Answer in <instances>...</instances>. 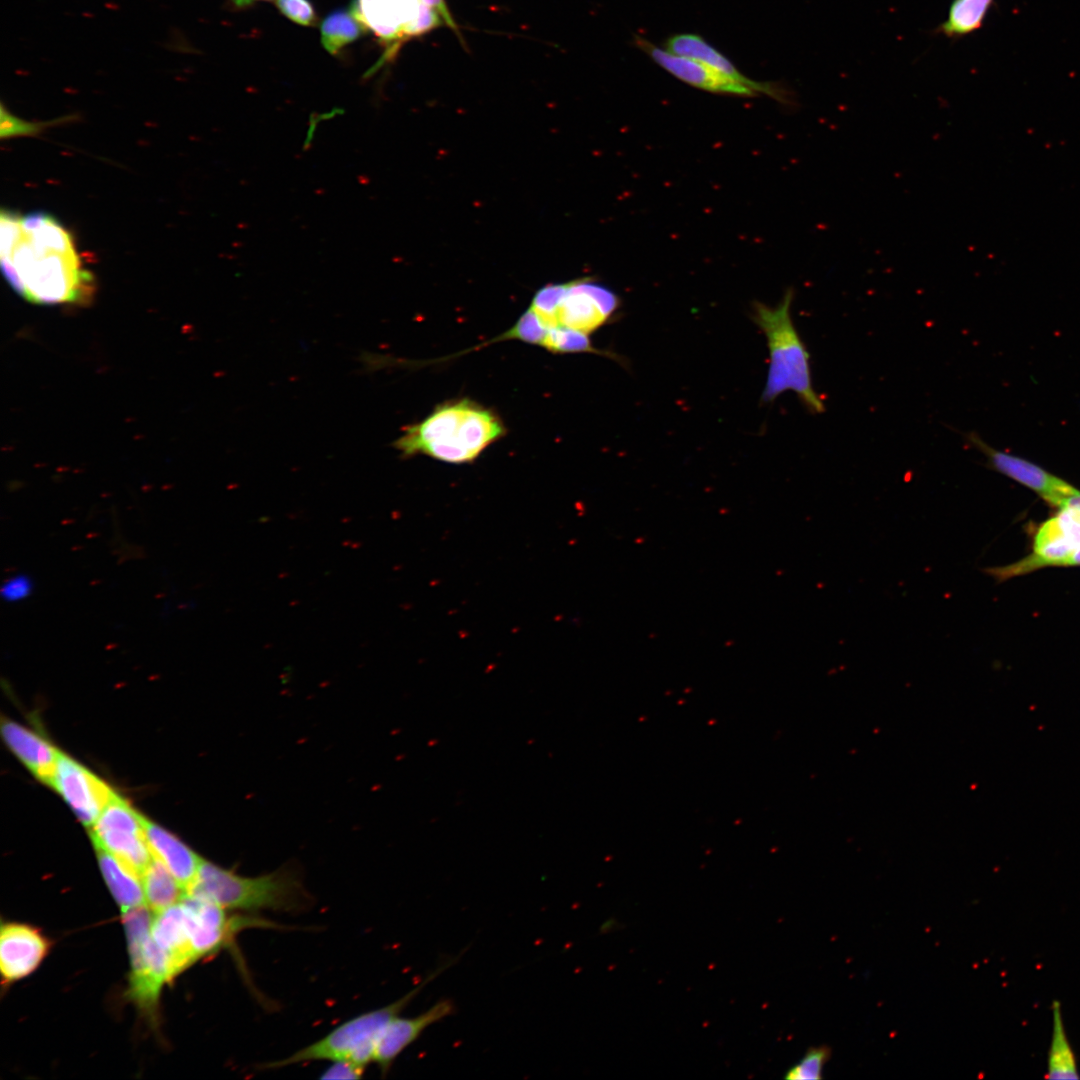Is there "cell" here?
Returning a JSON list of instances; mask_svg holds the SVG:
<instances>
[{"label": "cell", "instance_id": "484cf974", "mask_svg": "<svg viewBox=\"0 0 1080 1080\" xmlns=\"http://www.w3.org/2000/svg\"><path fill=\"white\" fill-rule=\"evenodd\" d=\"M830 1056L831 1049L827 1046L810 1047L802 1059L786 1072L784 1078L787 1080L822 1079L824 1065Z\"/></svg>", "mask_w": 1080, "mask_h": 1080}, {"label": "cell", "instance_id": "4dcf8cb0", "mask_svg": "<svg viewBox=\"0 0 1080 1080\" xmlns=\"http://www.w3.org/2000/svg\"><path fill=\"white\" fill-rule=\"evenodd\" d=\"M321 1075L322 1079H359L365 1068L350 1061H334Z\"/></svg>", "mask_w": 1080, "mask_h": 1080}, {"label": "cell", "instance_id": "9c48e42d", "mask_svg": "<svg viewBox=\"0 0 1080 1080\" xmlns=\"http://www.w3.org/2000/svg\"><path fill=\"white\" fill-rule=\"evenodd\" d=\"M144 823L145 817L114 793L90 828V837L94 846L114 855L141 878L153 858Z\"/></svg>", "mask_w": 1080, "mask_h": 1080}, {"label": "cell", "instance_id": "4316f807", "mask_svg": "<svg viewBox=\"0 0 1080 1080\" xmlns=\"http://www.w3.org/2000/svg\"><path fill=\"white\" fill-rule=\"evenodd\" d=\"M548 328L549 327H547L544 322L528 308L509 330L494 338L493 341L498 342L516 339L541 346Z\"/></svg>", "mask_w": 1080, "mask_h": 1080}, {"label": "cell", "instance_id": "d6a6232c", "mask_svg": "<svg viewBox=\"0 0 1080 1080\" xmlns=\"http://www.w3.org/2000/svg\"><path fill=\"white\" fill-rule=\"evenodd\" d=\"M250 1L252 0H233V2L238 6L247 5Z\"/></svg>", "mask_w": 1080, "mask_h": 1080}, {"label": "cell", "instance_id": "5bb4252c", "mask_svg": "<svg viewBox=\"0 0 1080 1080\" xmlns=\"http://www.w3.org/2000/svg\"><path fill=\"white\" fill-rule=\"evenodd\" d=\"M968 438L976 448L986 455L993 469L1032 489L1054 507H1062L1066 499L1078 491L1066 481L1036 464L995 450L975 434H970Z\"/></svg>", "mask_w": 1080, "mask_h": 1080}, {"label": "cell", "instance_id": "7402d4cb", "mask_svg": "<svg viewBox=\"0 0 1080 1080\" xmlns=\"http://www.w3.org/2000/svg\"><path fill=\"white\" fill-rule=\"evenodd\" d=\"M1047 1077L1049 1079H1078L1080 1077L1075 1053L1065 1030L1061 1005L1058 1001H1054L1052 1005V1034L1047 1055Z\"/></svg>", "mask_w": 1080, "mask_h": 1080}, {"label": "cell", "instance_id": "ffe728a7", "mask_svg": "<svg viewBox=\"0 0 1080 1080\" xmlns=\"http://www.w3.org/2000/svg\"><path fill=\"white\" fill-rule=\"evenodd\" d=\"M94 848L102 875L121 912L145 905L141 878L105 849Z\"/></svg>", "mask_w": 1080, "mask_h": 1080}, {"label": "cell", "instance_id": "7c38bea8", "mask_svg": "<svg viewBox=\"0 0 1080 1080\" xmlns=\"http://www.w3.org/2000/svg\"><path fill=\"white\" fill-rule=\"evenodd\" d=\"M633 42L657 65L682 82L695 88L717 94L754 97L758 94L748 86L718 72L698 60L679 56L663 49L641 35L635 34Z\"/></svg>", "mask_w": 1080, "mask_h": 1080}, {"label": "cell", "instance_id": "8992f818", "mask_svg": "<svg viewBox=\"0 0 1080 1080\" xmlns=\"http://www.w3.org/2000/svg\"><path fill=\"white\" fill-rule=\"evenodd\" d=\"M620 306L616 293L592 278L550 284L536 292L529 309L544 324L590 335L608 323Z\"/></svg>", "mask_w": 1080, "mask_h": 1080}, {"label": "cell", "instance_id": "d4e9b609", "mask_svg": "<svg viewBox=\"0 0 1080 1080\" xmlns=\"http://www.w3.org/2000/svg\"><path fill=\"white\" fill-rule=\"evenodd\" d=\"M541 347L551 353L564 354L588 352L620 361L616 354L595 348L589 339V335L564 327L548 328L541 343Z\"/></svg>", "mask_w": 1080, "mask_h": 1080}, {"label": "cell", "instance_id": "30bf717a", "mask_svg": "<svg viewBox=\"0 0 1080 1080\" xmlns=\"http://www.w3.org/2000/svg\"><path fill=\"white\" fill-rule=\"evenodd\" d=\"M181 904L187 915L190 944L196 962L222 950L244 928L272 926L255 917L231 914L212 900L195 893H186Z\"/></svg>", "mask_w": 1080, "mask_h": 1080}, {"label": "cell", "instance_id": "1f68e13d", "mask_svg": "<svg viewBox=\"0 0 1080 1080\" xmlns=\"http://www.w3.org/2000/svg\"><path fill=\"white\" fill-rule=\"evenodd\" d=\"M425 5L434 9L442 21L453 30H457V25L445 3L444 0H421Z\"/></svg>", "mask_w": 1080, "mask_h": 1080}, {"label": "cell", "instance_id": "9a60e30c", "mask_svg": "<svg viewBox=\"0 0 1080 1080\" xmlns=\"http://www.w3.org/2000/svg\"><path fill=\"white\" fill-rule=\"evenodd\" d=\"M669 52L703 62L718 72L740 82L758 95H767L785 105H794L791 90L777 82H758L745 76L724 54L710 45L703 37L694 33L672 35L665 42Z\"/></svg>", "mask_w": 1080, "mask_h": 1080}, {"label": "cell", "instance_id": "d6986e66", "mask_svg": "<svg viewBox=\"0 0 1080 1080\" xmlns=\"http://www.w3.org/2000/svg\"><path fill=\"white\" fill-rule=\"evenodd\" d=\"M150 851L176 878L186 892L192 887L204 859L163 827L145 818Z\"/></svg>", "mask_w": 1080, "mask_h": 1080}, {"label": "cell", "instance_id": "e0dca14e", "mask_svg": "<svg viewBox=\"0 0 1080 1080\" xmlns=\"http://www.w3.org/2000/svg\"><path fill=\"white\" fill-rule=\"evenodd\" d=\"M1 734L25 767L39 781L50 786L60 751L39 733L11 719H2Z\"/></svg>", "mask_w": 1080, "mask_h": 1080}, {"label": "cell", "instance_id": "f546056e", "mask_svg": "<svg viewBox=\"0 0 1080 1080\" xmlns=\"http://www.w3.org/2000/svg\"><path fill=\"white\" fill-rule=\"evenodd\" d=\"M276 5L283 15L300 25L311 26L316 22V12L309 0H276Z\"/></svg>", "mask_w": 1080, "mask_h": 1080}, {"label": "cell", "instance_id": "8fae6325", "mask_svg": "<svg viewBox=\"0 0 1080 1080\" xmlns=\"http://www.w3.org/2000/svg\"><path fill=\"white\" fill-rule=\"evenodd\" d=\"M50 786L89 829L115 793L102 779L61 751Z\"/></svg>", "mask_w": 1080, "mask_h": 1080}, {"label": "cell", "instance_id": "277c9868", "mask_svg": "<svg viewBox=\"0 0 1080 1080\" xmlns=\"http://www.w3.org/2000/svg\"><path fill=\"white\" fill-rule=\"evenodd\" d=\"M187 893L202 895L228 911L294 912L310 904L299 873L288 865L251 877L203 860Z\"/></svg>", "mask_w": 1080, "mask_h": 1080}, {"label": "cell", "instance_id": "2e32d148", "mask_svg": "<svg viewBox=\"0 0 1080 1080\" xmlns=\"http://www.w3.org/2000/svg\"><path fill=\"white\" fill-rule=\"evenodd\" d=\"M456 1006L450 999H441L429 1009L414 1017H394L383 1030L375 1049L373 1062L382 1075L391 1069L397 1057L431 1025L455 1014Z\"/></svg>", "mask_w": 1080, "mask_h": 1080}, {"label": "cell", "instance_id": "52a82bcc", "mask_svg": "<svg viewBox=\"0 0 1080 1080\" xmlns=\"http://www.w3.org/2000/svg\"><path fill=\"white\" fill-rule=\"evenodd\" d=\"M151 910L145 905L122 912L131 971L128 998L150 1019L157 1018L160 993L173 981L168 955L154 942Z\"/></svg>", "mask_w": 1080, "mask_h": 1080}, {"label": "cell", "instance_id": "5b68a950", "mask_svg": "<svg viewBox=\"0 0 1080 1080\" xmlns=\"http://www.w3.org/2000/svg\"><path fill=\"white\" fill-rule=\"evenodd\" d=\"M459 956L447 959L417 987L384 1007L363 1013L337 1026L323 1038L295 1053L262 1065L276 1069L310 1061H350L359 1066L373 1062L377 1042L387 1024L408 1006L432 980L457 962Z\"/></svg>", "mask_w": 1080, "mask_h": 1080}, {"label": "cell", "instance_id": "83f0119b", "mask_svg": "<svg viewBox=\"0 0 1080 1080\" xmlns=\"http://www.w3.org/2000/svg\"><path fill=\"white\" fill-rule=\"evenodd\" d=\"M49 122H29L20 119L12 115L7 111L4 105H1V137L10 138L14 136L32 135L40 131L41 127H46Z\"/></svg>", "mask_w": 1080, "mask_h": 1080}, {"label": "cell", "instance_id": "44dd1931", "mask_svg": "<svg viewBox=\"0 0 1080 1080\" xmlns=\"http://www.w3.org/2000/svg\"><path fill=\"white\" fill-rule=\"evenodd\" d=\"M145 903L154 913L175 905L187 893L171 872L155 857L141 876Z\"/></svg>", "mask_w": 1080, "mask_h": 1080}, {"label": "cell", "instance_id": "7a4b0ae2", "mask_svg": "<svg viewBox=\"0 0 1080 1080\" xmlns=\"http://www.w3.org/2000/svg\"><path fill=\"white\" fill-rule=\"evenodd\" d=\"M506 434L497 413L468 399L436 406L423 420L405 428L394 442L402 456L425 455L450 464L471 463Z\"/></svg>", "mask_w": 1080, "mask_h": 1080}, {"label": "cell", "instance_id": "6da1fadb", "mask_svg": "<svg viewBox=\"0 0 1080 1080\" xmlns=\"http://www.w3.org/2000/svg\"><path fill=\"white\" fill-rule=\"evenodd\" d=\"M1 268L14 290L34 304H85L94 293L71 234L51 215H0Z\"/></svg>", "mask_w": 1080, "mask_h": 1080}, {"label": "cell", "instance_id": "ba28073f", "mask_svg": "<svg viewBox=\"0 0 1080 1080\" xmlns=\"http://www.w3.org/2000/svg\"><path fill=\"white\" fill-rule=\"evenodd\" d=\"M1079 548L1080 491L1067 499L1057 515L1041 524L1029 555L1006 566L987 568L985 572L1002 582L1045 567L1072 566Z\"/></svg>", "mask_w": 1080, "mask_h": 1080}, {"label": "cell", "instance_id": "3957f363", "mask_svg": "<svg viewBox=\"0 0 1080 1080\" xmlns=\"http://www.w3.org/2000/svg\"><path fill=\"white\" fill-rule=\"evenodd\" d=\"M794 291H785L776 307L755 302L752 320L763 331L769 350L767 380L761 395L763 403L773 402L786 391H793L810 413L825 411V404L812 385L810 354L791 317Z\"/></svg>", "mask_w": 1080, "mask_h": 1080}, {"label": "cell", "instance_id": "4fadbf2b", "mask_svg": "<svg viewBox=\"0 0 1080 1080\" xmlns=\"http://www.w3.org/2000/svg\"><path fill=\"white\" fill-rule=\"evenodd\" d=\"M51 943L34 926L4 922L0 928V970L2 985H10L32 974L48 955Z\"/></svg>", "mask_w": 1080, "mask_h": 1080}, {"label": "cell", "instance_id": "ac0fdd59", "mask_svg": "<svg viewBox=\"0 0 1080 1080\" xmlns=\"http://www.w3.org/2000/svg\"><path fill=\"white\" fill-rule=\"evenodd\" d=\"M150 934L168 955L173 979L196 963L190 944L187 915L181 902L155 913Z\"/></svg>", "mask_w": 1080, "mask_h": 1080}, {"label": "cell", "instance_id": "cb8c5ba5", "mask_svg": "<svg viewBox=\"0 0 1080 1080\" xmlns=\"http://www.w3.org/2000/svg\"><path fill=\"white\" fill-rule=\"evenodd\" d=\"M365 30L351 10L337 9L322 21L321 42L324 48L334 55L361 37Z\"/></svg>", "mask_w": 1080, "mask_h": 1080}, {"label": "cell", "instance_id": "603a6c76", "mask_svg": "<svg viewBox=\"0 0 1080 1080\" xmlns=\"http://www.w3.org/2000/svg\"><path fill=\"white\" fill-rule=\"evenodd\" d=\"M995 0H953L947 18L935 33L957 39L971 34L983 26Z\"/></svg>", "mask_w": 1080, "mask_h": 1080}, {"label": "cell", "instance_id": "f1b7e54d", "mask_svg": "<svg viewBox=\"0 0 1080 1080\" xmlns=\"http://www.w3.org/2000/svg\"><path fill=\"white\" fill-rule=\"evenodd\" d=\"M34 589L32 578L25 573H17L7 578L0 589L1 598L8 603H17L28 598Z\"/></svg>", "mask_w": 1080, "mask_h": 1080}]
</instances>
